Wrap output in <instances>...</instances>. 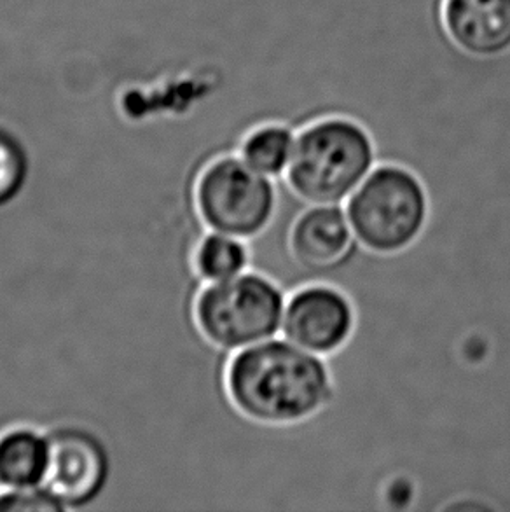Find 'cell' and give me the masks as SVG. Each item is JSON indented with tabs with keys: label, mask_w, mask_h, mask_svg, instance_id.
Here are the masks:
<instances>
[{
	"label": "cell",
	"mask_w": 510,
	"mask_h": 512,
	"mask_svg": "<svg viewBox=\"0 0 510 512\" xmlns=\"http://www.w3.org/2000/svg\"><path fill=\"white\" fill-rule=\"evenodd\" d=\"M48 490L65 511L84 509L100 499L111 478V457L93 432L79 427L51 430Z\"/></svg>",
	"instance_id": "obj_8"
},
{
	"label": "cell",
	"mask_w": 510,
	"mask_h": 512,
	"mask_svg": "<svg viewBox=\"0 0 510 512\" xmlns=\"http://www.w3.org/2000/svg\"><path fill=\"white\" fill-rule=\"evenodd\" d=\"M287 294L275 278L257 270L203 285L194 298V326L205 345L228 360L282 334Z\"/></svg>",
	"instance_id": "obj_4"
},
{
	"label": "cell",
	"mask_w": 510,
	"mask_h": 512,
	"mask_svg": "<svg viewBox=\"0 0 510 512\" xmlns=\"http://www.w3.org/2000/svg\"><path fill=\"white\" fill-rule=\"evenodd\" d=\"M194 208L203 228L254 242L280 212V180L255 172L236 153L215 156L194 180Z\"/></svg>",
	"instance_id": "obj_5"
},
{
	"label": "cell",
	"mask_w": 510,
	"mask_h": 512,
	"mask_svg": "<svg viewBox=\"0 0 510 512\" xmlns=\"http://www.w3.org/2000/svg\"><path fill=\"white\" fill-rule=\"evenodd\" d=\"M30 177V160L25 147L0 128V208L20 198Z\"/></svg>",
	"instance_id": "obj_13"
},
{
	"label": "cell",
	"mask_w": 510,
	"mask_h": 512,
	"mask_svg": "<svg viewBox=\"0 0 510 512\" xmlns=\"http://www.w3.org/2000/svg\"><path fill=\"white\" fill-rule=\"evenodd\" d=\"M297 130L283 121H264L243 135L236 154L252 170L273 180L289 172L296 149Z\"/></svg>",
	"instance_id": "obj_11"
},
{
	"label": "cell",
	"mask_w": 510,
	"mask_h": 512,
	"mask_svg": "<svg viewBox=\"0 0 510 512\" xmlns=\"http://www.w3.org/2000/svg\"><path fill=\"white\" fill-rule=\"evenodd\" d=\"M48 462V434L30 427L0 434V490L44 488Z\"/></svg>",
	"instance_id": "obj_10"
},
{
	"label": "cell",
	"mask_w": 510,
	"mask_h": 512,
	"mask_svg": "<svg viewBox=\"0 0 510 512\" xmlns=\"http://www.w3.org/2000/svg\"><path fill=\"white\" fill-rule=\"evenodd\" d=\"M252 243L240 236L208 231L193 250V271L201 284H217L252 270Z\"/></svg>",
	"instance_id": "obj_12"
},
{
	"label": "cell",
	"mask_w": 510,
	"mask_h": 512,
	"mask_svg": "<svg viewBox=\"0 0 510 512\" xmlns=\"http://www.w3.org/2000/svg\"><path fill=\"white\" fill-rule=\"evenodd\" d=\"M224 390L238 415L271 430L301 427L324 415L336 399L329 359L282 334L233 353L224 369Z\"/></svg>",
	"instance_id": "obj_1"
},
{
	"label": "cell",
	"mask_w": 510,
	"mask_h": 512,
	"mask_svg": "<svg viewBox=\"0 0 510 512\" xmlns=\"http://www.w3.org/2000/svg\"><path fill=\"white\" fill-rule=\"evenodd\" d=\"M357 329V305L338 285L310 282L287 294L282 336L306 352L332 359L350 345Z\"/></svg>",
	"instance_id": "obj_7"
},
{
	"label": "cell",
	"mask_w": 510,
	"mask_h": 512,
	"mask_svg": "<svg viewBox=\"0 0 510 512\" xmlns=\"http://www.w3.org/2000/svg\"><path fill=\"white\" fill-rule=\"evenodd\" d=\"M287 250L294 289L310 282L334 284L362 254L345 205H304L290 224Z\"/></svg>",
	"instance_id": "obj_6"
},
{
	"label": "cell",
	"mask_w": 510,
	"mask_h": 512,
	"mask_svg": "<svg viewBox=\"0 0 510 512\" xmlns=\"http://www.w3.org/2000/svg\"><path fill=\"white\" fill-rule=\"evenodd\" d=\"M362 252L369 257H395L425 235L432 203L427 184L413 168L380 161L345 203Z\"/></svg>",
	"instance_id": "obj_3"
},
{
	"label": "cell",
	"mask_w": 510,
	"mask_h": 512,
	"mask_svg": "<svg viewBox=\"0 0 510 512\" xmlns=\"http://www.w3.org/2000/svg\"><path fill=\"white\" fill-rule=\"evenodd\" d=\"M442 27L465 55L498 58L510 51V0H442Z\"/></svg>",
	"instance_id": "obj_9"
},
{
	"label": "cell",
	"mask_w": 510,
	"mask_h": 512,
	"mask_svg": "<svg viewBox=\"0 0 510 512\" xmlns=\"http://www.w3.org/2000/svg\"><path fill=\"white\" fill-rule=\"evenodd\" d=\"M62 504L44 488L0 490V512H60Z\"/></svg>",
	"instance_id": "obj_14"
},
{
	"label": "cell",
	"mask_w": 510,
	"mask_h": 512,
	"mask_svg": "<svg viewBox=\"0 0 510 512\" xmlns=\"http://www.w3.org/2000/svg\"><path fill=\"white\" fill-rule=\"evenodd\" d=\"M378 163L371 130L359 119L329 114L297 130L289 172L280 184L301 205H345Z\"/></svg>",
	"instance_id": "obj_2"
}]
</instances>
